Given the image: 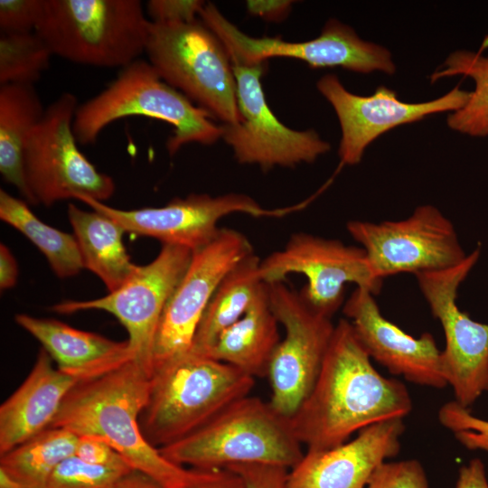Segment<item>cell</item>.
Returning a JSON list of instances; mask_svg holds the SVG:
<instances>
[{
  "label": "cell",
  "instance_id": "obj_1",
  "mask_svg": "<svg viewBox=\"0 0 488 488\" xmlns=\"http://www.w3.org/2000/svg\"><path fill=\"white\" fill-rule=\"evenodd\" d=\"M412 406L406 385L374 368L351 323L341 319L317 379L290 421L307 450H324L375 423L404 418Z\"/></svg>",
  "mask_w": 488,
  "mask_h": 488
},
{
  "label": "cell",
  "instance_id": "obj_2",
  "mask_svg": "<svg viewBox=\"0 0 488 488\" xmlns=\"http://www.w3.org/2000/svg\"><path fill=\"white\" fill-rule=\"evenodd\" d=\"M150 391V377L133 361L94 380L78 382L67 394L50 427L78 436H95L109 444L133 470L174 488L189 468L175 465L144 436L139 418Z\"/></svg>",
  "mask_w": 488,
  "mask_h": 488
},
{
  "label": "cell",
  "instance_id": "obj_3",
  "mask_svg": "<svg viewBox=\"0 0 488 488\" xmlns=\"http://www.w3.org/2000/svg\"><path fill=\"white\" fill-rule=\"evenodd\" d=\"M254 382L228 363L190 351L154 371L141 431L155 448L175 443L249 395Z\"/></svg>",
  "mask_w": 488,
  "mask_h": 488
},
{
  "label": "cell",
  "instance_id": "obj_4",
  "mask_svg": "<svg viewBox=\"0 0 488 488\" xmlns=\"http://www.w3.org/2000/svg\"><path fill=\"white\" fill-rule=\"evenodd\" d=\"M131 116L158 119L173 127L166 142L170 155L185 145H211L222 136V127L213 122L208 111L166 83L142 59L120 69L106 89L79 105L73 132L79 144H94L109 124Z\"/></svg>",
  "mask_w": 488,
  "mask_h": 488
},
{
  "label": "cell",
  "instance_id": "obj_5",
  "mask_svg": "<svg viewBox=\"0 0 488 488\" xmlns=\"http://www.w3.org/2000/svg\"><path fill=\"white\" fill-rule=\"evenodd\" d=\"M290 418L258 397H243L186 437L158 448L168 461L189 468L267 464L291 469L303 457Z\"/></svg>",
  "mask_w": 488,
  "mask_h": 488
},
{
  "label": "cell",
  "instance_id": "obj_6",
  "mask_svg": "<svg viewBox=\"0 0 488 488\" xmlns=\"http://www.w3.org/2000/svg\"><path fill=\"white\" fill-rule=\"evenodd\" d=\"M149 23L139 0H44L35 32L53 55L122 69L145 52Z\"/></svg>",
  "mask_w": 488,
  "mask_h": 488
},
{
  "label": "cell",
  "instance_id": "obj_7",
  "mask_svg": "<svg viewBox=\"0 0 488 488\" xmlns=\"http://www.w3.org/2000/svg\"><path fill=\"white\" fill-rule=\"evenodd\" d=\"M145 53L161 79L213 117L241 122L230 54L201 19L150 22Z\"/></svg>",
  "mask_w": 488,
  "mask_h": 488
},
{
  "label": "cell",
  "instance_id": "obj_8",
  "mask_svg": "<svg viewBox=\"0 0 488 488\" xmlns=\"http://www.w3.org/2000/svg\"><path fill=\"white\" fill-rule=\"evenodd\" d=\"M78 107L76 96L63 92L33 131L23 154L29 203L51 206L80 196L104 202L113 195V179L98 171L78 148L73 132Z\"/></svg>",
  "mask_w": 488,
  "mask_h": 488
},
{
  "label": "cell",
  "instance_id": "obj_9",
  "mask_svg": "<svg viewBox=\"0 0 488 488\" xmlns=\"http://www.w3.org/2000/svg\"><path fill=\"white\" fill-rule=\"evenodd\" d=\"M202 22L224 43L231 62L247 65L265 63L274 57L294 58L311 68L342 67L360 73L396 70L391 54L385 47L361 39L355 31L336 19H330L321 34L304 42L280 38H255L242 33L211 3L199 14Z\"/></svg>",
  "mask_w": 488,
  "mask_h": 488
},
{
  "label": "cell",
  "instance_id": "obj_10",
  "mask_svg": "<svg viewBox=\"0 0 488 488\" xmlns=\"http://www.w3.org/2000/svg\"><path fill=\"white\" fill-rule=\"evenodd\" d=\"M480 247L459 265L415 275L430 311L443 328L445 349L441 351L444 378L455 400L472 406L488 391V324L473 320L456 304L457 290L480 257Z\"/></svg>",
  "mask_w": 488,
  "mask_h": 488
},
{
  "label": "cell",
  "instance_id": "obj_11",
  "mask_svg": "<svg viewBox=\"0 0 488 488\" xmlns=\"http://www.w3.org/2000/svg\"><path fill=\"white\" fill-rule=\"evenodd\" d=\"M267 286L271 309L285 330L269 361L268 402L280 415L291 418L317 379L335 324L283 282Z\"/></svg>",
  "mask_w": 488,
  "mask_h": 488
},
{
  "label": "cell",
  "instance_id": "obj_12",
  "mask_svg": "<svg viewBox=\"0 0 488 488\" xmlns=\"http://www.w3.org/2000/svg\"><path fill=\"white\" fill-rule=\"evenodd\" d=\"M346 229L381 280L399 273L450 268L467 256L453 223L433 205L418 206L401 221H350Z\"/></svg>",
  "mask_w": 488,
  "mask_h": 488
},
{
  "label": "cell",
  "instance_id": "obj_13",
  "mask_svg": "<svg viewBox=\"0 0 488 488\" xmlns=\"http://www.w3.org/2000/svg\"><path fill=\"white\" fill-rule=\"evenodd\" d=\"M192 251L164 244L156 258L137 266L117 290L87 301H64L52 306L59 314L102 310L113 314L126 328L133 361L151 378L155 336L164 309L186 271Z\"/></svg>",
  "mask_w": 488,
  "mask_h": 488
},
{
  "label": "cell",
  "instance_id": "obj_14",
  "mask_svg": "<svg viewBox=\"0 0 488 488\" xmlns=\"http://www.w3.org/2000/svg\"><path fill=\"white\" fill-rule=\"evenodd\" d=\"M292 273L306 277L300 293L313 309L329 318L343 305L346 284L354 283L375 296L383 281L371 271L362 248L304 232L292 235L284 249L260 262L266 284L283 282Z\"/></svg>",
  "mask_w": 488,
  "mask_h": 488
},
{
  "label": "cell",
  "instance_id": "obj_15",
  "mask_svg": "<svg viewBox=\"0 0 488 488\" xmlns=\"http://www.w3.org/2000/svg\"><path fill=\"white\" fill-rule=\"evenodd\" d=\"M239 109L237 124H222L221 138L239 164H257L264 171L314 163L331 149L314 130L297 131L280 122L269 108L261 85L265 63L232 62Z\"/></svg>",
  "mask_w": 488,
  "mask_h": 488
},
{
  "label": "cell",
  "instance_id": "obj_16",
  "mask_svg": "<svg viewBox=\"0 0 488 488\" xmlns=\"http://www.w3.org/2000/svg\"><path fill=\"white\" fill-rule=\"evenodd\" d=\"M252 252L248 239L229 228H221L210 243L192 252L190 264L170 296L159 323L154 348V371L191 351L198 325L220 282Z\"/></svg>",
  "mask_w": 488,
  "mask_h": 488
},
{
  "label": "cell",
  "instance_id": "obj_17",
  "mask_svg": "<svg viewBox=\"0 0 488 488\" xmlns=\"http://www.w3.org/2000/svg\"><path fill=\"white\" fill-rule=\"evenodd\" d=\"M76 200L107 215L126 232L154 238L163 245H175L192 252L216 237L221 229L218 222L227 215L241 212L253 217H280L300 208L295 205L265 209L251 197L235 192L219 196L191 193L185 198H174L162 207L127 211L85 196Z\"/></svg>",
  "mask_w": 488,
  "mask_h": 488
},
{
  "label": "cell",
  "instance_id": "obj_18",
  "mask_svg": "<svg viewBox=\"0 0 488 488\" xmlns=\"http://www.w3.org/2000/svg\"><path fill=\"white\" fill-rule=\"evenodd\" d=\"M319 92L333 106L342 129L339 157L344 164L361 162L367 146L380 135L425 117L446 111H456L468 102L472 91L455 87L434 100L408 103L397 93L380 86L371 96L348 91L334 74L323 76L316 83Z\"/></svg>",
  "mask_w": 488,
  "mask_h": 488
},
{
  "label": "cell",
  "instance_id": "obj_19",
  "mask_svg": "<svg viewBox=\"0 0 488 488\" xmlns=\"http://www.w3.org/2000/svg\"><path fill=\"white\" fill-rule=\"evenodd\" d=\"M343 314L370 358L389 372L424 387L447 385L441 351L433 335L424 333L414 337L389 321L371 292L356 287L343 305Z\"/></svg>",
  "mask_w": 488,
  "mask_h": 488
},
{
  "label": "cell",
  "instance_id": "obj_20",
  "mask_svg": "<svg viewBox=\"0 0 488 488\" xmlns=\"http://www.w3.org/2000/svg\"><path fill=\"white\" fill-rule=\"evenodd\" d=\"M403 418L375 423L324 450H306L288 470L286 488H366L376 469L400 450Z\"/></svg>",
  "mask_w": 488,
  "mask_h": 488
},
{
  "label": "cell",
  "instance_id": "obj_21",
  "mask_svg": "<svg viewBox=\"0 0 488 488\" xmlns=\"http://www.w3.org/2000/svg\"><path fill=\"white\" fill-rule=\"evenodd\" d=\"M78 382L54 368L42 347L26 379L0 407V455L49 428Z\"/></svg>",
  "mask_w": 488,
  "mask_h": 488
},
{
  "label": "cell",
  "instance_id": "obj_22",
  "mask_svg": "<svg viewBox=\"0 0 488 488\" xmlns=\"http://www.w3.org/2000/svg\"><path fill=\"white\" fill-rule=\"evenodd\" d=\"M15 322L41 343L57 368L79 382L97 379L133 361L128 342L79 330L56 319L25 314Z\"/></svg>",
  "mask_w": 488,
  "mask_h": 488
},
{
  "label": "cell",
  "instance_id": "obj_23",
  "mask_svg": "<svg viewBox=\"0 0 488 488\" xmlns=\"http://www.w3.org/2000/svg\"><path fill=\"white\" fill-rule=\"evenodd\" d=\"M278 324L264 283L244 314L219 335L205 355L253 378L267 376L270 358L280 341Z\"/></svg>",
  "mask_w": 488,
  "mask_h": 488
},
{
  "label": "cell",
  "instance_id": "obj_24",
  "mask_svg": "<svg viewBox=\"0 0 488 488\" xmlns=\"http://www.w3.org/2000/svg\"><path fill=\"white\" fill-rule=\"evenodd\" d=\"M68 218L84 268L90 270L108 292L119 288L136 271L123 243L125 230L107 215L70 203Z\"/></svg>",
  "mask_w": 488,
  "mask_h": 488
},
{
  "label": "cell",
  "instance_id": "obj_25",
  "mask_svg": "<svg viewBox=\"0 0 488 488\" xmlns=\"http://www.w3.org/2000/svg\"><path fill=\"white\" fill-rule=\"evenodd\" d=\"M45 109L33 85H0V173L29 202L24 179L26 144Z\"/></svg>",
  "mask_w": 488,
  "mask_h": 488
},
{
  "label": "cell",
  "instance_id": "obj_26",
  "mask_svg": "<svg viewBox=\"0 0 488 488\" xmlns=\"http://www.w3.org/2000/svg\"><path fill=\"white\" fill-rule=\"evenodd\" d=\"M260 262L252 252L221 279L198 325L192 352L205 355L219 335L244 314L264 284Z\"/></svg>",
  "mask_w": 488,
  "mask_h": 488
},
{
  "label": "cell",
  "instance_id": "obj_27",
  "mask_svg": "<svg viewBox=\"0 0 488 488\" xmlns=\"http://www.w3.org/2000/svg\"><path fill=\"white\" fill-rule=\"evenodd\" d=\"M0 218L39 249L58 277H73L84 268L74 235L45 224L24 201L3 189L0 190Z\"/></svg>",
  "mask_w": 488,
  "mask_h": 488
},
{
  "label": "cell",
  "instance_id": "obj_28",
  "mask_svg": "<svg viewBox=\"0 0 488 488\" xmlns=\"http://www.w3.org/2000/svg\"><path fill=\"white\" fill-rule=\"evenodd\" d=\"M79 436L49 427L0 455V469L27 488H42L57 466L75 455Z\"/></svg>",
  "mask_w": 488,
  "mask_h": 488
},
{
  "label": "cell",
  "instance_id": "obj_29",
  "mask_svg": "<svg viewBox=\"0 0 488 488\" xmlns=\"http://www.w3.org/2000/svg\"><path fill=\"white\" fill-rule=\"evenodd\" d=\"M455 75L472 78L475 89L466 105L448 116V127L471 136H487L488 57L479 52L456 51L447 57L441 70L431 75V82Z\"/></svg>",
  "mask_w": 488,
  "mask_h": 488
},
{
  "label": "cell",
  "instance_id": "obj_30",
  "mask_svg": "<svg viewBox=\"0 0 488 488\" xmlns=\"http://www.w3.org/2000/svg\"><path fill=\"white\" fill-rule=\"evenodd\" d=\"M35 32L0 33V85H33L49 68L52 56Z\"/></svg>",
  "mask_w": 488,
  "mask_h": 488
},
{
  "label": "cell",
  "instance_id": "obj_31",
  "mask_svg": "<svg viewBox=\"0 0 488 488\" xmlns=\"http://www.w3.org/2000/svg\"><path fill=\"white\" fill-rule=\"evenodd\" d=\"M133 471L91 465L74 455L57 466L42 488H117Z\"/></svg>",
  "mask_w": 488,
  "mask_h": 488
},
{
  "label": "cell",
  "instance_id": "obj_32",
  "mask_svg": "<svg viewBox=\"0 0 488 488\" xmlns=\"http://www.w3.org/2000/svg\"><path fill=\"white\" fill-rule=\"evenodd\" d=\"M438 420L465 448L488 454V420L473 415L468 408L455 400L446 402L439 408Z\"/></svg>",
  "mask_w": 488,
  "mask_h": 488
},
{
  "label": "cell",
  "instance_id": "obj_33",
  "mask_svg": "<svg viewBox=\"0 0 488 488\" xmlns=\"http://www.w3.org/2000/svg\"><path fill=\"white\" fill-rule=\"evenodd\" d=\"M366 488H429L422 465L415 459L384 462L371 475Z\"/></svg>",
  "mask_w": 488,
  "mask_h": 488
},
{
  "label": "cell",
  "instance_id": "obj_34",
  "mask_svg": "<svg viewBox=\"0 0 488 488\" xmlns=\"http://www.w3.org/2000/svg\"><path fill=\"white\" fill-rule=\"evenodd\" d=\"M44 0H0V29L5 33L33 32L39 24Z\"/></svg>",
  "mask_w": 488,
  "mask_h": 488
},
{
  "label": "cell",
  "instance_id": "obj_35",
  "mask_svg": "<svg viewBox=\"0 0 488 488\" xmlns=\"http://www.w3.org/2000/svg\"><path fill=\"white\" fill-rule=\"evenodd\" d=\"M204 5L200 0H150L146 13L153 23L192 22Z\"/></svg>",
  "mask_w": 488,
  "mask_h": 488
},
{
  "label": "cell",
  "instance_id": "obj_36",
  "mask_svg": "<svg viewBox=\"0 0 488 488\" xmlns=\"http://www.w3.org/2000/svg\"><path fill=\"white\" fill-rule=\"evenodd\" d=\"M75 455L95 465L132 469L109 444L95 436H79Z\"/></svg>",
  "mask_w": 488,
  "mask_h": 488
},
{
  "label": "cell",
  "instance_id": "obj_37",
  "mask_svg": "<svg viewBox=\"0 0 488 488\" xmlns=\"http://www.w3.org/2000/svg\"><path fill=\"white\" fill-rule=\"evenodd\" d=\"M237 472L246 488H286L288 470L267 464H240L227 467Z\"/></svg>",
  "mask_w": 488,
  "mask_h": 488
},
{
  "label": "cell",
  "instance_id": "obj_38",
  "mask_svg": "<svg viewBox=\"0 0 488 488\" xmlns=\"http://www.w3.org/2000/svg\"><path fill=\"white\" fill-rule=\"evenodd\" d=\"M174 488H246L242 477L230 468H189L182 483Z\"/></svg>",
  "mask_w": 488,
  "mask_h": 488
},
{
  "label": "cell",
  "instance_id": "obj_39",
  "mask_svg": "<svg viewBox=\"0 0 488 488\" xmlns=\"http://www.w3.org/2000/svg\"><path fill=\"white\" fill-rule=\"evenodd\" d=\"M293 1H248V11L267 21L279 22L285 19L291 10Z\"/></svg>",
  "mask_w": 488,
  "mask_h": 488
},
{
  "label": "cell",
  "instance_id": "obj_40",
  "mask_svg": "<svg viewBox=\"0 0 488 488\" xmlns=\"http://www.w3.org/2000/svg\"><path fill=\"white\" fill-rule=\"evenodd\" d=\"M455 488H488L485 466L481 459H472L459 469Z\"/></svg>",
  "mask_w": 488,
  "mask_h": 488
},
{
  "label": "cell",
  "instance_id": "obj_41",
  "mask_svg": "<svg viewBox=\"0 0 488 488\" xmlns=\"http://www.w3.org/2000/svg\"><path fill=\"white\" fill-rule=\"evenodd\" d=\"M18 277V266L10 249L3 243L0 245V288L9 289L15 286Z\"/></svg>",
  "mask_w": 488,
  "mask_h": 488
},
{
  "label": "cell",
  "instance_id": "obj_42",
  "mask_svg": "<svg viewBox=\"0 0 488 488\" xmlns=\"http://www.w3.org/2000/svg\"><path fill=\"white\" fill-rule=\"evenodd\" d=\"M117 488H162L158 483L148 476L133 471L127 475Z\"/></svg>",
  "mask_w": 488,
  "mask_h": 488
},
{
  "label": "cell",
  "instance_id": "obj_43",
  "mask_svg": "<svg viewBox=\"0 0 488 488\" xmlns=\"http://www.w3.org/2000/svg\"><path fill=\"white\" fill-rule=\"evenodd\" d=\"M0 488H27L21 482L0 469Z\"/></svg>",
  "mask_w": 488,
  "mask_h": 488
}]
</instances>
